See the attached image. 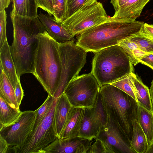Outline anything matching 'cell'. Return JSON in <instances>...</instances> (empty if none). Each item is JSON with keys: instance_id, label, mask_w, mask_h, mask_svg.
<instances>
[{"instance_id": "obj_1", "label": "cell", "mask_w": 153, "mask_h": 153, "mask_svg": "<svg viewBox=\"0 0 153 153\" xmlns=\"http://www.w3.org/2000/svg\"><path fill=\"white\" fill-rule=\"evenodd\" d=\"M13 40L10 50L20 78L34 72L35 58L38 45L37 35L46 30L38 17L16 15L10 12Z\"/></svg>"}, {"instance_id": "obj_2", "label": "cell", "mask_w": 153, "mask_h": 153, "mask_svg": "<svg viewBox=\"0 0 153 153\" xmlns=\"http://www.w3.org/2000/svg\"><path fill=\"white\" fill-rule=\"evenodd\" d=\"M144 23L123 19L108 17L101 23L79 34L76 44L87 52H95L101 49L118 45L135 35L141 29Z\"/></svg>"}, {"instance_id": "obj_3", "label": "cell", "mask_w": 153, "mask_h": 153, "mask_svg": "<svg viewBox=\"0 0 153 153\" xmlns=\"http://www.w3.org/2000/svg\"><path fill=\"white\" fill-rule=\"evenodd\" d=\"M38 45L33 74L48 94L54 97L60 82L62 66L59 43L46 30L37 35Z\"/></svg>"}, {"instance_id": "obj_4", "label": "cell", "mask_w": 153, "mask_h": 153, "mask_svg": "<svg viewBox=\"0 0 153 153\" xmlns=\"http://www.w3.org/2000/svg\"><path fill=\"white\" fill-rule=\"evenodd\" d=\"M100 94L108 119L130 142L132 121L137 119V102L126 93L110 84L101 87Z\"/></svg>"}, {"instance_id": "obj_5", "label": "cell", "mask_w": 153, "mask_h": 153, "mask_svg": "<svg viewBox=\"0 0 153 153\" xmlns=\"http://www.w3.org/2000/svg\"><path fill=\"white\" fill-rule=\"evenodd\" d=\"M94 53L91 72L100 87L134 72L130 57L119 45L108 47Z\"/></svg>"}, {"instance_id": "obj_6", "label": "cell", "mask_w": 153, "mask_h": 153, "mask_svg": "<svg viewBox=\"0 0 153 153\" xmlns=\"http://www.w3.org/2000/svg\"><path fill=\"white\" fill-rule=\"evenodd\" d=\"M62 66L60 82L54 97L62 95L69 83L79 76L86 62L87 52L72 40L59 43Z\"/></svg>"}, {"instance_id": "obj_7", "label": "cell", "mask_w": 153, "mask_h": 153, "mask_svg": "<svg viewBox=\"0 0 153 153\" xmlns=\"http://www.w3.org/2000/svg\"><path fill=\"white\" fill-rule=\"evenodd\" d=\"M100 87L91 72L74 78L68 84L64 92L73 107L91 108L96 102Z\"/></svg>"}, {"instance_id": "obj_8", "label": "cell", "mask_w": 153, "mask_h": 153, "mask_svg": "<svg viewBox=\"0 0 153 153\" xmlns=\"http://www.w3.org/2000/svg\"><path fill=\"white\" fill-rule=\"evenodd\" d=\"M108 17L102 4L97 0H91L61 23L74 37Z\"/></svg>"}, {"instance_id": "obj_9", "label": "cell", "mask_w": 153, "mask_h": 153, "mask_svg": "<svg viewBox=\"0 0 153 153\" xmlns=\"http://www.w3.org/2000/svg\"><path fill=\"white\" fill-rule=\"evenodd\" d=\"M57 98L55 99L46 115L38 126L31 132L24 145L19 148L18 153H39L57 138L53 121Z\"/></svg>"}, {"instance_id": "obj_10", "label": "cell", "mask_w": 153, "mask_h": 153, "mask_svg": "<svg viewBox=\"0 0 153 153\" xmlns=\"http://www.w3.org/2000/svg\"><path fill=\"white\" fill-rule=\"evenodd\" d=\"M36 116L35 111H22L15 122L0 127V136L6 140L9 146L16 148V153L33 131Z\"/></svg>"}, {"instance_id": "obj_11", "label": "cell", "mask_w": 153, "mask_h": 153, "mask_svg": "<svg viewBox=\"0 0 153 153\" xmlns=\"http://www.w3.org/2000/svg\"><path fill=\"white\" fill-rule=\"evenodd\" d=\"M96 139L102 141L113 153H134L128 138L108 119L107 123L100 128Z\"/></svg>"}, {"instance_id": "obj_12", "label": "cell", "mask_w": 153, "mask_h": 153, "mask_svg": "<svg viewBox=\"0 0 153 153\" xmlns=\"http://www.w3.org/2000/svg\"><path fill=\"white\" fill-rule=\"evenodd\" d=\"M93 139L76 136L65 139L57 138L39 153H87Z\"/></svg>"}, {"instance_id": "obj_13", "label": "cell", "mask_w": 153, "mask_h": 153, "mask_svg": "<svg viewBox=\"0 0 153 153\" xmlns=\"http://www.w3.org/2000/svg\"><path fill=\"white\" fill-rule=\"evenodd\" d=\"M38 17L49 35L58 42L74 41V37L61 23L57 22L51 16L40 12Z\"/></svg>"}, {"instance_id": "obj_14", "label": "cell", "mask_w": 153, "mask_h": 153, "mask_svg": "<svg viewBox=\"0 0 153 153\" xmlns=\"http://www.w3.org/2000/svg\"><path fill=\"white\" fill-rule=\"evenodd\" d=\"M72 107L64 92L57 98L53 121V127L57 138H60L68 114Z\"/></svg>"}, {"instance_id": "obj_15", "label": "cell", "mask_w": 153, "mask_h": 153, "mask_svg": "<svg viewBox=\"0 0 153 153\" xmlns=\"http://www.w3.org/2000/svg\"><path fill=\"white\" fill-rule=\"evenodd\" d=\"M85 108H71L59 138L65 139L78 136Z\"/></svg>"}, {"instance_id": "obj_16", "label": "cell", "mask_w": 153, "mask_h": 153, "mask_svg": "<svg viewBox=\"0 0 153 153\" xmlns=\"http://www.w3.org/2000/svg\"><path fill=\"white\" fill-rule=\"evenodd\" d=\"M150 0H129L115 11L114 15L111 18L134 21L140 16L143 8Z\"/></svg>"}, {"instance_id": "obj_17", "label": "cell", "mask_w": 153, "mask_h": 153, "mask_svg": "<svg viewBox=\"0 0 153 153\" xmlns=\"http://www.w3.org/2000/svg\"><path fill=\"white\" fill-rule=\"evenodd\" d=\"M0 68L11 82L14 88L18 80L16 67L12 56L10 46L7 39L0 48Z\"/></svg>"}, {"instance_id": "obj_18", "label": "cell", "mask_w": 153, "mask_h": 153, "mask_svg": "<svg viewBox=\"0 0 153 153\" xmlns=\"http://www.w3.org/2000/svg\"><path fill=\"white\" fill-rule=\"evenodd\" d=\"M101 127L94 115L91 108H85L78 136L89 139H94Z\"/></svg>"}, {"instance_id": "obj_19", "label": "cell", "mask_w": 153, "mask_h": 153, "mask_svg": "<svg viewBox=\"0 0 153 153\" xmlns=\"http://www.w3.org/2000/svg\"><path fill=\"white\" fill-rule=\"evenodd\" d=\"M130 76L136 90L138 102L147 110L153 113V105L149 89L134 73H131Z\"/></svg>"}, {"instance_id": "obj_20", "label": "cell", "mask_w": 153, "mask_h": 153, "mask_svg": "<svg viewBox=\"0 0 153 153\" xmlns=\"http://www.w3.org/2000/svg\"><path fill=\"white\" fill-rule=\"evenodd\" d=\"M137 121L147 138L148 148L153 143V113L137 102Z\"/></svg>"}, {"instance_id": "obj_21", "label": "cell", "mask_w": 153, "mask_h": 153, "mask_svg": "<svg viewBox=\"0 0 153 153\" xmlns=\"http://www.w3.org/2000/svg\"><path fill=\"white\" fill-rule=\"evenodd\" d=\"M132 124L131 147L134 153H145L148 147L146 135L137 119L132 120Z\"/></svg>"}, {"instance_id": "obj_22", "label": "cell", "mask_w": 153, "mask_h": 153, "mask_svg": "<svg viewBox=\"0 0 153 153\" xmlns=\"http://www.w3.org/2000/svg\"><path fill=\"white\" fill-rule=\"evenodd\" d=\"M12 9L10 12L16 15L38 17V7L36 0H11Z\"/></svg>"}, {"instance_id": "obj_23", "label": "cell", "mask_w": 153, "mask_h": 153, "mask_svg": "<svg viewBox=\"0 0 153 153\" xmlns=\"http://www.w3.org/2000/svg\"><path fill=\"white\" fill-rule=\"evenodd\" d=\"M21 112L9 104L0 94V127L15 122Z\"/></svg>"}, {"instance_id": "obj_24", "label": "cell", "mask_w": 153, "mask_h": 153, "mask_svg": "<svg viewBox=\"0 0 153 153\" xmlns=\"http://www.w3.org/2000/svg\"><path fill=\"white\" fill-rule=\"evenodd\" d=\"M0 94L9 104L20 109L16 100L14 88L1 68H0Z\"/></svg>"}, {"instance_id": "obj_25", "label": "cell", "mask_w": 153, "mask_h": 153, "mask_svg": "<svg viewBox=\"0 0 153 153\" xmlns=\"http://www.w3.org/2000/svg\"><path fill=\"white\" fill-rule=\"evenodd\" d=\"M133 98L137 102L138 101L135 88L130 78V74L110 84Z\"/></svg>"}, {"instance_id": "obj_26", "label": "cell", "mask_w": 153, "mask_h": 153, "mask_svg": "<svg viewBox=\"0 0 153 153\" xmlns=\"http://www.w3.org/2000/svg\"><path fill=\"white\" fill-rule=\"evenodd\" d=\"M128 39L136 43L142 51L147 53H153V40L145 35L141 31Z\"/></svg>"}, {"instance_id": "obj_27", "label": "cell", "mask_w": 153, "mask_h": 153, "mask_svg": "<svg viewBox=\"0 0 153 153\" xmlns=\"http://www.w3.org/2000/svg\"><path fill=\"white\" fill-rule=\"evenodd\" d=\"M55 99V98L48 94L47 99L43 104L39 108L35 111L36 113V116L33 130L38 126L46 115Z\"/></svg>"}, {"instance_id": "obj_28", "label": "cell", "mask_w": 153, "mask_h": 153, "mask_svg": "<svg viewBox=\"0 0 153 153\" xmlns=\"http://www.w3.org/2000/svg\"><path fill=\"white\" fill-rule=\"evenodd\" d=\"M53 17L62 23L67 18V0H54Z\"/></svg>"}, {"instance_id": "obj_29", "label": "cell", "mask_w": 153, "mask_h": 153, "mask_svg": "<svg viewBox=\"0 0 153 153\" xmlns=\"http://www.w3.org/2000/svg\"><path fill=\"white\" fill-rule=\"evenodd\" d=\"M118 45L121 46L127 53L133 65L134 66L137 65L134 56L135 50L139 48L137 44L128 38L119 43Z\"/></svg>"}, {"instance_id": "obj_30", "label": "cell", "mask_w": 153, "mask_h": 153, "mask_svg": "<svg viewBox=\"0 0 153 153\" xmlns=\"http://www.w3.org/2000/svg\"><path fill=\"white\" fill-rule=\"evenodd\" d=\"M90 146L87 153H113L112 151L101 140L96 139Z\"/></svg>"}, {"instance_id": "obj_31", "label": "cell", "mask_w": 153, "mask_h": 153, "mask_svg": "<svg viewBox=\"0 0 153 153\" xmlns=\"http://www.w3.org/2000/svg\"><path fill=\"white\" fill-rule=\"evenodd\" d=\"M91 0H67V18Z\"/></svg>"}, {"instance_id": "obj_32", "label": "cell", "mask_w": 153, "mask_h": 153, "mask_svg": "<svg viewBox=\"0 0 153 153\" xmlns=\"http://www.w3.org/2000/svg\"><path fill=\"white\" fill-rule=\"evenodd\" d=\"M7 13L5 9L0 10V48L6 39V36Z\"/></svg>"}, {"instance_id": "obj_33", "label": "cell", "mask_w": 153, "mask_h": 153, "mask_svg": "<svg viewBox=\"0 0 153 153\" xmlns=\"http://www.w3.org/2000/svg\"><path fill=\"white\" fill-rule=\"evenodd\" d=\"M38 7L46 12L52 16L54 14V0H36Z\"/></svg>"}, {"instance_id": "obj_34", "label": "cell", "mask_w": 153, "mask_h": 153, "mask_svg": "<svg viewBox=\"0 0 153 153\" xmlns=\"http://www.w3.org/2000/svg\"><path fill=\"white\" fill-rule=\"evenodd\" d=\"M15 95L18 105L20 106L24 96V92L20 81V78L18 77V80L14 88Z\"/></svg>"}, {"instance_id": "obj_35", "label": "cell", "mask_w": 153, "mask_h": 153, "mask_svg": "<svg viewBox=\"0 0 153 153\" xmlns=\"http://www.w3.org/2000/svg\"><path fill=\"white\" fill-rule=\"evenodd\" d=\"M139 62L149 67L153 70V53L145 54L139 60Z\"/></svg>"}, {"instance_id": "obj_36", "label": "cell", "mask_w": 153, "mask_h": 153, "mask_svg": "<svg viewBox=\"0 0 153 153\" xmlns=\"http://www.w3.org/2000/svg\"><path fill=\"white\" fill-rule=\"evenodd\" d=\"M140 31L145 35L153 40V25L144 23Z\"/></svg>"}, {"instance_id": "obj_37", "label": "cell", "mask_w": 153, "mask_h": 153, "mask_svg": "<svg viewBox=\"0 0 153 153\" xmlns=\"http://www.w3.org/2000/svg\"><path fill=\"white\" fill-rule=\"evenodd\" d=\"M8 148L9 146L6 140L0 136V153L7 152Z\"/></svg>"}, {"instance_id": "obj_38", "label": "cell", "mask_w": 153, "mask_h": 153, "mask_svg": "<svg viewBox=\"0 0 153 153\" xmlns=\"http://www.w3.org/2000/svg\"><path fill=\"white\" fill-rule=\"evenodd\" d=\"M129 0H111V3L113 5L115 11Z\"/></svg>"}, {"instance_id": "obj_39", "label": "cell", "mask_w": 153, "mask_h": 153, "mask_svg": "<svg viewBox=\"0 0 153 153\" xmlns=\"http://www.w3.org/2000/svg\"><path fill=\"white\" fill-rule=\"evenodd\" d=\"M11 0H0V10L7 8Z\"/></svg>"}, {"instance_id": "obj_40", "label": "cell", "mask_w": 153, "mask_h": 153, "mask_svg": "<svg viewBox=\"0 0 153 153\" xmlns=\"http://www.w3.org/2000/svg\"><path fill=\"white\" fill-rule=\"evenodd\" d=\"M149 91L152 103L153 105V79L151 83V86L149 89Z\"/></svg>"}, {"instance_id": "obj_41", "label": "cell", "mask_w": 153, "mask_h": 153, "mask_svg": "<svg viewBox=\"0 0 153 153\" xmlns=\"http://www.w3.org/2000/svg\"><path fill=\"white\" fill-rule=\"evenodd\" d=\"M145 153H153V143L148 148Z\"/></svg>"}, {"instance_id": "obj_42", "label": "cell", "mask_w": 153, "mask_h": 153, "mask_svg": "<svg viewBox=\"0 0 153 153\" xmlns=\"http://www.w3.org/2000/svg\"></svg>"}]
</instances>
